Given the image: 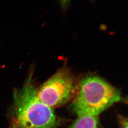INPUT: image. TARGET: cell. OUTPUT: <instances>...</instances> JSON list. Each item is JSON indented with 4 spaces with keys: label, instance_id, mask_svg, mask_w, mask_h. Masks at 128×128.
Wrapping results in <instances>:
<instances>
[{
    "label": "cell",
    "instance_id": "6da1fadb",
    "mask_svg": "<svg viewBox=\"0 0 128 128\" xmlns=\"http://www.w3.org/2000/svg\"><path fill=\"white\" fill-rule=\"evenodd\" d=\"M38 89L29 76L21 88L14 93V128H57L58 122L53 108L43 103Z\"/></svg>",
    "mask_w": 128,
    "mask_h": 128
},
{
    "label": "cell",
    "instance_id": "7a4b0ae2",
    "mask_svg": "<svg viewBox=\"0 0 128 128\" xmlns=\"http://www.w3.org/2000/svg\"><path fill=\"white\" fill-rule=\"evenodd\" d=\"M120 92L99 77H86L79 82L78 89L70 108L77 116H99L121 100Z\"/></svg>",
    "mask_w": 128,
    "mask_h": 128
},
{
    "label": "cell",
    "instance_id": "3957f363",
    "mask_svg": "<svg viewBox=\"0 0 128 128\" xmlns=\"http://www.w3.org/2000/svg\"><path fill=\"white\" fill-rule=\"evenodd\" d=\"M79 82L68 69L62 68L38 89V97L50 107L60 106L74 99L77 93Z\"/></svg>",
    "mask_w": 128,
    "mask_h": 128
},
{
    "label": "cell",
    "instance_id": "277c9868",
    "mask_svg": "<svg viewBox=\"0 0 128 128\" xmlns=\"http://www.w3.org/2000/svg\"><path fill=\"white\" fill-rule=\"evenodd\" d=\"M69 128H102L99 116L84 115L77 116Z\"/></svg>",
    "mask_w": 128,
    "mask_h": 128
},
{
    "label": "cell",
    "instance_id": "5b68a950",
    "mask_svg": "<svg viewBox=\"0 0 128 128\" xmlns=\"http://www.w3.org/2000/svg\"><path fill=\"white\" fill-rule=\"evenodd\" d=\"M118 121L120 128H128V119L127 118L119 115Z\"/></svg>",
    "mask_w": 128,
    "mask_h": 128
},
{
    "label": "cell",
    "instance_id": "8992f818",
    "mask_svg": "<svg viewBox=\"0 0 128 128\" xmlns=\"http://www.w3.org/2000/svg\"><path fill=\"white\" fill-rule=\"evenodd\" d=\"M60 2L62 3V4L63 6L66 5L67 3L69 1V0H60Z\"/></svg>",
    "mask_w": 128,
    "mask_h": 128
}]
</instances>
